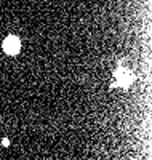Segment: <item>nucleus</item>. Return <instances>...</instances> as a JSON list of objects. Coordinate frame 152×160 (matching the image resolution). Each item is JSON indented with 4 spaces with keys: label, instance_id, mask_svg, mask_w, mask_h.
Listing matches in <instances>:
<instances>
[{
    "label": "nucleus",
    "instance_id": "nucleus-1",
    "mask_svg": "<svg viewBox=\"0 0 152 160\" xmlns=\"http://www.w3.org/2000/svg\"><path fill=\"white\" fill-rule=\"evenodd\" d=\"M134 78H136L134 71L130 66L120 62L112 74V78H110V88L112 90H115V88L117 90H128L133 85Z\"/></svg>",
    "mask_w": 152,
    "mask_h": 160
},
{
    "label": "nucleus",
    "instance_id": "nucleus-2",
    "mask_svg": "<svg viewBox=\"0 0 152 160\" xmlns=\"http://www.w3.org/2000/svg\"><path fill=\"white\" fill-rule=\"evenodd\" d=\"M21 38L15 34H10L5 37L3 43H2V50L7 56H18L21 51Z\"/></svg>",
    "mask_w": 152,
    "mask_h": 160
},
{
    "label": "nucleus",
    "instance_id": "nucleus-3",
    "mask_svg": "<svg viewBox=\"0 0 152 160\" xmlns=\"http://www.w3.org/2000/svg\"><path fill=\"white\" fill-rule=\"evenodd\" d=\"M2 146H3V148H8V146H10V139L8 138H3L2 139Z\"/></svg>",
    "mask_w": 152,
    "mask_h": 160
}]
</instances>
